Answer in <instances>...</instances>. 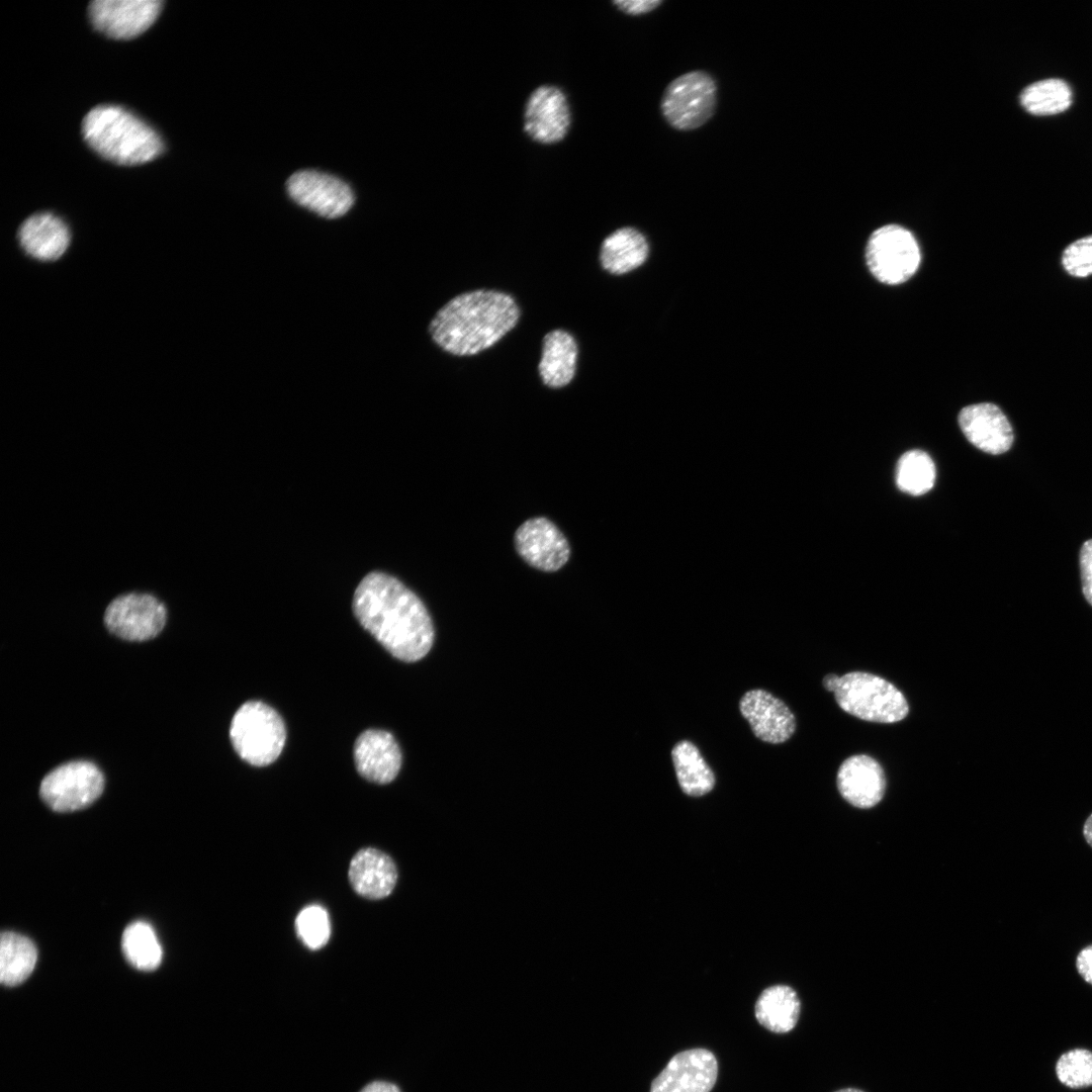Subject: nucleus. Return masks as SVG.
I'll return each instance as SVG.
<instances>
[{
	"label": "nucleus",
	"instance_id": "nucleus-1",
	"mask_svg": "<svg viewBox=\"0 0 1092 1092\" xmlns=\"http://www.w3.org/2000/svg\"><path fill=\"white\" fill-rule=\"evenodd\" d=\"M352 607L362 627L397 659L413 662L430 651L434 627L429 612L397 578L368 573L356 587Z\"/></svg>",
	"mask_w": 1092,
	"mask_h": 1092
},
{
	"label": "nucleus",
	"instance_id": "nucleus-2",
	"mask_svg": "<svg viewBox=\"0 0 1092 1092\" xmlns=\"http://www.w3.org/2000/svg\"><path fill=\"white\" fill-rule=\"evenodd\" d=\"M520 307L509 293L477 289L446 302L429 325L433 342L455 356L478 354L502 340L518 324Z\"/></svg>",
	"mask_w": 1092,
	"mask_h": 1092
},
{
	"label": "nucleus",
	"instance_id": "nucleus-3",
	"mask_svg": "<svg viewBox=\"0 0 1092 1092\" xmlns=\"http://www.w3.org/2000/svg\"><path fill=\"white\" fill-rule=\"evenodd\" d=\"M82 134L99 156L125 166L150 162L161 155L164 147L152 126L117 105L92 108L83 119Z\"/></svg>",
	"mask_w": 1092,
	"mask_h": 1092
},
{
	"label": "nucleus",
	"instance_id": "nucleus-4",
	"mask_svg": "<svg viewBox=\"0 0 1092 1092\" xmlns=\"http://www.w3.org/2000/svg\"><path fill=\"white\" fill-rule=\"evenodd\" d=\"M230 738L243 760L254 766H266L280 755L286 731L282 718L272 707L249 701L235 713Z\"/></svg>",
	"mask_w": 1092,
	"mask_h": 1092
},
{
	"label": "nucleus",
	"instance_id": "nucleus-5",
	"mask_svg": "<svg viewBox=\"0 0 1092 1092\" xmlns=\"http://www.w3.org/2000/svg\"><path fill=\"white\" fill-rule=\"evenodd\" d=\"M834 698L843 711L870 722L896 723L909 712L904 695L894 685L863 671L842 675Z\"/></svg>",
	"mask_w": 1092,
	"mask_h": 1092
},
{
	"label": "nucleus",
	"instance_id": "nucleus-6",
	"mask_svg": "<svg viewBox=\"0 0 1092 1092\" xmlns=\"http://www.w3.org/2000/svg\"><path fill=\"white\" fill-rule=\"evenodd\" d=\"M717 105V84L705 71H691L673 79L665 88L660 108L663 117L677 130L704 125Z\"/></svg>",
	"mask_w": 1092,
	"mask_h": 1092
},
{
	"label": "nucleus",
	"instance_id": "nucleus-7",
	"mask_svg": "<svg viewBox=\"0 0 1092 1092\" xmlns=\"http://www.w3.org/2000/svg\"><path fill=\"white\" fill-rule=\"evenodd\" d=\"M868 267L882 283L907 281L917 271L921 254L914 236L903 226L888 224L876 230L866 249Z\"/></svg>",
	"mask_w": 1092,
	"mask_h": 1092
},
{
	"label": "nucleus",
	"instance_id": "nucleus-8",
	"mask_svg": "<svg viewBox=\"0 0 1092 1092\" xmlns=\"http://www.w3.org/2000/svg\"><path fill=\"white\" fill-rule=\"evenodd\" d=\"M168 610L150 592L131 590L112 598L103 613V622L113 635L129 641L156 637L165 627Z\"/></svg>",
	"mask_w": 1092,
	"mask_h": 1092
},
{
	"label": "nucleus",
	"instance_id": "nucleus-9",
	"mask_svg": "<svg viewBox=\"0 0 1092 1092\" xmlns=\"http://www.w3.org/2000/svg\"><path fill=\"white\" fill-rule=\"evenodd\" d=\"M104 789V777L92 762L77 760L50 771L41 781L39 795L54 811L73 812L96 801Z\"/></svg>",
	"mask_w": 1092,
	"mask_h": 1092
},
{
	"label": "nucleus",
	"instance_id": "nucleus-10",
	"mask_svg": "<svg viewBox=\"0 0 1092 1092\" xmlns=\"http://www.w3.org/2000/svg\"><path fill=\"white\" fill-rule=\"evenodd\" d=\"M289 197L324 218L345 215L355 202L354 192L342 179L316 170H300L286 181Z\"/></svg>",
	"mask_w": 1092,
	"mask_h": 1092
},
{
	"label": "nucleus",
	"instance_id": "nucleus-11",
	"mask_svg": "<svg viewBox=\"0 0 1092 1092\" xmlns=\"http://www.w3.org/2000/svg\"><path fill=\"white\" fill-rule=\"evenodd\" d=\"M571 124V111L564 91L554 85H540L529 95L523 129L534 142L552 145L561 142Z\"/></svg>",
	"mask_w": 1092,
	"mask_h": 1092
},
{
	"label": "nucleus",
	"instance_id": "nucleus-12",
	"mask_svg": "<svg viewBox=\"0 0 1092 1092\" xmlns=\"http://www.w3.org/2000/svg\"><path fill=\"white\" fill-rule=\"evenodd\" d=\"M518 554L532 567L553 572L569 559L570 547L557 526L544 517L525 521L515 533Z\"/></svg>",
	"mask_w": 1092,
	"mask_h": 1092
},
{
	"label": "nucleus",
	"instance_id": "nucleus-13",
	"mask_svg": "<svg viewBox=\"0 0 1092 1092\" xmlns=\"http://www.w3.org/2000/svg\"><path fill=\"white\" fill-rule=\"evenodd\" d=\"M162 6L160 0H95L89 5V17L103 34L128 39L147 30Z\"/></svg>",
	"mask_w": 1092,
	"mask_h": 1092
},
{
	"label": "nucleus",
	"instance_id": "nucleus-14",
	"mask_svg": "<svg viewBox=\"0 0 1092 1092\" xmlns=\"http://www.w3.org/2000/svg\"><path fill=\"white\" fill-rule=\"evenodd\" d=\"M718 1076L714 1054L692 1049L674 1055L652 1081L650 1092H710Z\"/></svg>",
	"mask_w": 1092,
	"mask_h": 1092
},
{
	"label": "nucleus",
	"instance_id": "nucleus-15",
	"mask_svg": "<svg viewBox=\"0 0 1092 1092\" xmlns=\"http://www.w3.org/2000/svg\"><path fill=\"white\" fill-rule=\"evenodd\" d=\"M739 710L754 736L764 742L784 743L795 733L793 712L781 699L765 690L746 692L739 701Z\"/></svg>",
	"mask_w": 1092,
	"mask_h": 1092
},
{
	"label": "nucleus",
	"instance_id": "nucleus-16",
	"mask_svg": "<svg viewBox=\"0 0 1092 1092\" xmlns=\"http://www.w3.org/2000/svg\"><path fill=\"white\" fill-rule=\"evenodd\" d=\"M959 425L970 443L989 454H1002L1013 443L1012 427L1001 408L991 402L965 406Z\"/></svg>",
	"mask_w": 1092,
	"mask_h": 1092
},
{
	"label": "nucleus",
	"instance_id": "nucleus-17",
	"mask_svg": "<svg viewBox=\"0 0 1092 1092\" xmlns=\"http://www.w3.org/2000/svg\"><path fill=\"white\" fill-rule=\"evenodd\" d=\"M354 760L358 772L367 781L384 785L392 782L401 766V751L387 731L369 729L355 741Z\"/></svg>",
	"mask_w": 1092,
	"mask_h": 1092
},
{
	"label": "nucleus",
	"instance_id": "nucleus-18",
	"mask_svg": "<svg viewBox=\"0 0 1092 1092\" xmlns=\"http://www.w3.org/2000/svg\"><path fill=\"white\" fill-rule=\"evenodd\" d=\"M836 782L843 799L861 809L877 805L886 789L882 766L866 754L846 758L838 769Z\"/></svg>",
	"mask_w": 1092,
	"mask_h": 1092
},
{
	"label": "nucleus",
	"instance_id": "nucleus-19",
	"mask_svg": "<svg viewBox=\"0 0 1092 1092\" xmlns=\"http://www.w3.org/2000/svg\"><path fill=\"white\" fill-rule=\"evenodd\" d=\"M18 242L27 256L39 261L61 258L71 243L67 223L51 212L27 217L18 230Z\"/></svg>",
	"mask_w": 1092,
	"mask_h": 1092
},
{
	"label": "nucleus",
	"instance_id": "nucleus-20",
	"mask_svg": "<svg viewBox=\"0 0 1092 1092\" xmlns=\"http://www.w3.org/2000/svg\"><path fill=\"white\" fill-rule=\"evenodd\" d=\"M348 876L358 895L378 900L390 895L394 889L397 871L386 853L377 848L366 847L352 857Z\"/></svg>",
	"mask_w": 1092,
	"mask_h": 1092
},
{
	"label": "nucleus",
	"instance_id": "nucleus-21",
	"mask_svg": "<svg viewBox=\"0 0 1092 1092\" xmlns=\"http://www.w3.org/2000/svg\"><path fill=\"white\" fill-rule=\"evenodd\" d=\"M577 355L578 346L570 333L561 329L547 333L538 365L542 382L550 388L569 384L575 374Z\"/></svg>",
	"mask_w": 1092,
	"mask_h": 1092
},
{
	"label": "nucleus",
	"instance_id": "nucleus-22",
	"mask_svg": "<svg viewBox=\"0 0 1092 1092\" xmlns=\"http://www.w3.org/2000/svg\"><path fill=\"white\" fill-rule=\"evenodd\" d=\"M648 251L645 237L638 230L625 226L603 241L600 262L607 272L623 275L640 267L646 261Z\"/></svg>",
	"mask_w": 1092,
	"mask_h": 1092
},
{
	"label": "nucleus",
	"instance_id": "nucleus-23",
	"mask_svg": "<svg viewBox=\"0 0 1092 1092\" xmlns=\"http://www.w3.org/2000/svg\"><path fill=\"white\" fill-rule=\"evenodd\" d=\"M800 1013V998L797 992L787 985H774L764 989L754 1006L758 1023L775 1033L793 1030Z\"/></svg>",
	"mask_w": 1092,
	"mask_h": 1092
},
{
	"label": "nucleus",
	"instance_id": "nucleus-24",
	"mask_svg": "<svg viewBox=\"0 0 1092 1092\" xmlns=\"http://www.w3.org/2000/svg\"><path fill=\"white\" fill-rule=\"evenodd\" d=\"M671 759L678 785L686 795L702 797L714 789L715 775L693 742L678 741L671 750Z\"/></svg>",
	"mask_w": 1092,
	"mask_h": 1092
},
{
	"label": "nucleus",
	"instance_id": "nucleus-25",
	"mask_svg": "<svg viewBox=\"0 0 1092 1092\" xmlns=\"http://www.w3.org/2000/svg\"><path fill=\"white\" fill-rule=\"evenodd\" d=\"M37 961L34 943L21 934L4 931L0 939V981L5 986H16L32 973Z\"/></svg>",
	"mask_w": 1092,
	"mask_h": 1092
},
{
	"label": "nucleus",
	"instance_id": "nucleus-26",
	"mask_svg": "<svg viewBox=\"0 0 1092 1092\" xmlns=\"http://www.w3.org/2000/svg\"><path fill=\"white\" fill-rule=\"evenodd\" d=\"M121 947L126 961L141 971H153L162 961L163 950L153 927L135 921L123 931Z\"/></svg>",
	"mask_w": 1092,
	"mask_h": 1092
},
{
	"label": "nucleus",
	"instance_id": "nucleus-27",
	"mask_svg": "<svg viewBox=\"0 0 1092 1092\" xmlns=\"http://www.w3.org/2000/svg\"><path fill=\"white\" fill-rule=\"evenodd\" d=\"M1022 107L1033 115H1051L1067 110L1072 90L1061 79H1045L1030 84L1020 94Z\"/></svg>",
	"mask_w": 1092,
	"mask_h": 1092
},
{
	"label": "nucleus",
	"instance_id": "nucleus-28",
	"mask_svg": "<svg viewBox=\"0 0 1092 1092\" xmlns=\"http://www.w3.org/2000/svg\"><path fill=\"white\" fill-rule=\"evenodd\" d=\"M935 475V466L929 455L921 450H911L898 461L896 483L900 490L920 495L932 488Z\"/></svg>",
	"mask_w": 1092,
	"mask_h": 1092
},
{
	"label": "nucleus",
	"instance_id": "nucleus-29",
	"mask_svg": "<svg viewBox=\"0 0 1092 1092\" xmlns=\"http://www.w3.org/2000/svg\"><path fill=\"white\" fill-rule=\"evenodd\" d=\"M295 929L306 947L312 950L322 948L331 936V922L327 910L320 905L306 906L295 919Z\"/></svg>",
	"mask_w": 1092,
	"mask_h": 1092
},
{
	"label": "nucleus",
	"instance_id": "nucleus-30",
	"mask_svg": "<svg viewBox=\"0 0 1092 1092\" xmlns=\"http://www.w3.org/2000/svg\"><path fill=\"white\" fill-rule=\"evenodd\" d=\"M1056 1074L1064 1085L1078 1089L1092 1085V1052L1075 1049L1063 1054L1057 1062Z\"/></svg>",
	"mask_w": 1092,
	"mask_h": 1092
},
{
	"label": "nucleus",
	"instance_id": "nucleus-31",
	"mask_svg": "<svg viewBox=\"0 0 1092 1092\" xmlns=\"http://www.w3.org/2000/svg\"><path fill=\"white\" fill-rule=\"evenodd\" d=\"M1061 262L1066 272L1074 277L1084 278L1092 275V235L1080 238L1067 246L1062 254Z\"/></svg>",
	"mask_w": 1092,
	"mask_h": 1092
},
{
	"label": "nucleus",
	"instance_id": "nucleus-32",
	"mask_svg": "<svg viewBox=\"0 0 1092 1092\" xmlns=\"http://www.w3.org/2000/svg\"><path fill=\"white\" fill-rule=\"evenodd\" d=\"M1080 569L1082 592L1086 601L1092 606V539L1084 542L1081 547Z\"/></svg>",
	"mask_w": 1092,
	"mask_h": 1092
},
{
	"label": "nucleus",
	"instance_id": "nucleus-33",
	"mask_svg": "<svg viewBox=\"0 0 1092 1092\" xmlns=\"http://www.w3.org/2000/svg\"><path fill=\"white\" fill-rule=\"evenodd\" d=\"M613 4L617 7V9H619L620 11H622V12H624L626 14H629V15H642V14L649 13V12L653 11L654 9H656L660 4H662V1L661 0H648V1L647 0L646 1L645 0H640V1H632V0L631 1H623V0H620V1H613Z\"/></svg>",
	"mask_w": 1092,
	"mask_h": 1092
},
{
	"label": "nucleus",
	"instance_id": "nucleus-34",
	"mask_svg": "<svg viewBox=\"0 0 1092 1092\" xmlns=\"http://www.w3.org/2000/svg\"><path fill=\"white\" fill-rule=\"evenodd\" d=\"M1076 969L1081 978L1092 985V944L1084 946L1076 957Z\"/></svg>",
	"mask_w": 1092,
	"mask_h": 1092
},
{
	"label": "nucleus",
	"instance_id": "nucleus-35",
	"mask_svg": "<svg viewBox=\"0 0 1092 1092\" xmlns=\"http://www.w3.org/2000/svg\"><path fill=\"white\" fill-rule=\"evenodd\" d=\"M360 1092H400V1090L392 1083L375 1081L366 1085Z\"/></svg>",
	"mask_w": 1092,
	"mask_h": 1092
},
{
	"label": "nucleus",
	"instance_id": "nucleus-36",
	"mask_svg": "<svg viewBox=\"0 0 1092 1092\" xmlns=\"http://www.w3.org/2000/svg\"><path fill=\"white\" fill-rule=\"evenodd\" d=\"M1082 833L1085 841L1092 848V813L1085 820Z\"/></svg>",
	"mask_w": 1092,
	"mask_h": 1092
},
{
	"label": "nucleus",
	"instance_id": "nucleus-37",
	"mask_svg": "<svg viewBox=\"0 0 1092 1092\" xmlns=\"http://www.w3.org/2000/svg\"><path fill=\"white\" fill-rule=\"evenodd\" d=\"M839 680H840V677L838 675H836L834 673H829L824 677L823 686L827 691L834 693V691L836 690V688H837V686L839 684Z\"/></svg>",
	"mask_w": 1092,
	"mask_h": 1092
},
{
	"label": "nucleus",
	"instance_id": "nucleus-38",
	"mask_svg": "<svg viewBox=\"0 0 1092 1092\" xmlns=\"http://www.w3.org/2000/svg\"><path fill=\"white\" fill-rule=\"evenodd\" d=\"M833 1092H864V1091L859 1089V1088H855V1087H845V1088H840L838 1090H835Z\"/></svg>",
	"mask_w": 1092,
	"mask_h": 1092
}]
</instances>
